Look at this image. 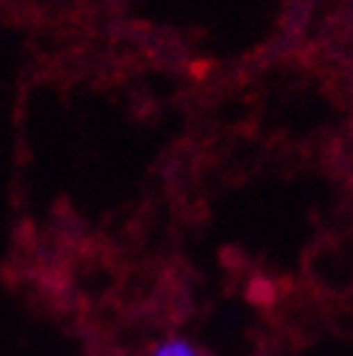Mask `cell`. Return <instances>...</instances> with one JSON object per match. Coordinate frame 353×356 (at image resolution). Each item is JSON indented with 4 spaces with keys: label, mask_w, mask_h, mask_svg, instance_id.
<instances>
[{
    "label": "cell",
    "mask_w": 353,
    "mask_h": 356,
    "mask_svg": "<svg viewBox=\"0 0 353 356\" xmlns=\"http://www.w3.org/2000/svg\"><path fill=\"white\" fill-rule=\"evenodd\" d=\"M149 356H202V351L182 336H170V339L154 343Z\"/></svg>",
    "instance_id": "obj_1"
}]
</instances>
